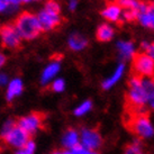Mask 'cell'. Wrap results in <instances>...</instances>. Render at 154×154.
I'll return each instance as SVG.
<instances>
[{
    "label": "cell",
    "instance_id": "obj_1",
    "mask_svg": "<svg viewBox=\"0 0 154 154\" xmlns=\"http://www.w3.org/2000/svg\"><path fill=\"white\" fill-rule=\"evenodd\" d=\"M147 103V91L143 85L142 78L132 75L128 81V90L126 94V108L129 114L145 112L143 109Z\"/></svg>",
    "mask_w": 154,
    "mask_h": 154
},
{
    "label": "cell",
    "instance_id": "obj_2",
    "mask_svg": "<svg viewBox=\"0 0 154 154\" xmlns=\"http://www.w3.org/2000/svg\"><path fill=\"white\" fill-rule=\"evenodd\" d=\"M14 27L16 28L22 39H27V41L36 38L42 33L37 16L29 11H24L20 14L16 18Z\"/></svg>",
    "mask_w": 154,
    "mask_h": 154
},
{
    "label": "cell",
    "instance_id": "obj_3",
    "mask_svg": "<svg viewBox=\"0 0 154 154\" xmlns=\"http://www.w3.org/2000/svg\"><path fill=\"white\" fill-rule=\"evenodd\" d=\"M127 128L140 138H151L154 136V124L146 112L132 114L126 120Z\"/></svg>",
    "mask_w": 154,
    "mask_h": 154
},
{
    "label": "cell",
    "instance_id": "obj_4",
    "mask_svg": "<svg viewBox=\"0 0 154 154\" xmlns=\"http://www.w3.org/2000/svg\"><path fill=\"white\" fill-rule=\"evenodd\" d=\"M133 75L140 78H152L154 74V59L146 53H134L133 55Z\"/></svg>",
    "mask_w": 154,
    "mask_h": 154
},
{
    "label": "cell",
    "instance_id": "obj_5",
    "mask_svg": "<svg viewBox=\"0 0 154 154\" xmlns=\"http://www.w3.org/2000/svg\"><path fill=\"white\" fill-rule=\"evenodd\" d=\"M16 124L18 127H20L23 131H25L32 136L34 133L43 127L44 115L41 112H33V114H29L25 117H22L20 119L16 120Z\"/></svg>",
    "mask_w": 154,
    "mask_h": 154
},
{
    "label": "cell",
    "instance_id": "obj_6",
    "mask_svg": "<svg viewBox=\"0 0 154 154\" xmlns=\"http://www.w3.org/2000/svg\"><path fill=\"white\" fill-rule=\"evenodd\" d=\"M1 137L6 144H8L9 146L15 147V149H20L30 141L29 134L26 133L25 131H23L20 127H18L17 124L15 125L7 134H5L4 136Z\"/></svg>",
    "mask_w": 154,
    "mask_h": 154
},
{
    "label": "cell",
    "instance_id": "obj_7",
    "mask_svg": "<svg viewBox=\"0 0 154 154\" xmlns=\"http://www.w3.org/2000/svg\"><path fill=\"white\" fill-rule=\"evenodd\" d=\"M0 38H1L2 46L10 50L19 48L23 41L14 25L2 26L0 28Z\"/></svg>",
    "mask_w": 154,
    "mask_h": 154
},
{
    "label": "cell",
    "instance_id": "obj_8",
    "mask_svg": "<svg viewBox=\"0 0 154 154\" xmlns=\"http://www.w3.org/2000/svg\"><path fill=\"white\" fill-rule=\"evenodd\" d=\"M79 135H80V145L88 150L97 152L103 145V138L97 129L83 128Z\"/></svg>",
    "mask_w": 154,
    "mask_h": 154
},
{
    "label": "cell",
    "instance_id": "obj_9",
    "mask_svg": "<svg viewBox=\"0 0 154 154\" xmlns=\"http://www.w3.org/2000/svg\"><path fill=\"white\" fill-rule=\"evenodd\" d=\"M137 22L144 27L154 29V7L151 1H141L137 8Z\"/></svg>",
    "mask_w": 154,
    "mask_h": 154
},
{
    "label": "cell",
    "instance_id": "obj_10",
    "mask_svg": "<svg viewBox=\"0 0 154 154\" xmlns=\"http://www.w3.org/2000/svg\"><path fill=\"white\" fill-rule=\"evenodd\" d=\"M36 16H37L42 32H48V30L55 29L56 27H59L62 23L61 15L48 13L44 9H42L38 13V15H36Z\"/></svg>",
    "mask_w": 154,
    "mask_h": 154
},
{
    "label": "cell",
    "instance_id": "obj_11",
    "mask_svg": "<svg viewBox=\"0 0 154 154\" xmlns=\"http://www.w3.org/2000/svg\"><path fill=\"white\" fill-rule=\"evenodd\" d=\"M120 13H122V9L119 6L116 5L115 1H110L107 4L106 8L101 11V16L109 22H118Z\"/></svg>",
    "mask_w": 154,
    "mask_h": 154
},
{
    "label": "cell",
    "instance_id": "obj_12",
    "mask_svg": "<svg viewBox=\"0 0 154 154\" xmlns=\"http://www.w3.org/2000/svg\"><path fill=\"white\" fill-rule=\"evenodd\" d=\"M59 71H60V60H54L44 69L42 77H41L42 85H47L59 73Z\"/></svg>",
    "mask_w": 154,
    "mask_h": 154
},
{
    "label": "cell",
    "instance_id": "obj_13",
    "mask_svg": "<svg viewBox=\"0 0 154 154\" xmlns=\"http://www.w3.org/2000/svg\"><path fill=\"white\" fill-rule=\"evenodd\" d=\"M62 143L64 147H66L68 150H71L74 146H77L80 144V135L75 129L70 128L64 133L63 138H62Z\"/></svg>",
    "mask_w": 154,
    "mask_h": 154
},
{
    "label": "cell",
    "instance_id": "obj_14",
    "mask_svg": "<svg viewBox=\"0 0 154 154\" xmlns=\"http://www.w3.org/2000/svg\"><path fill=\"white\" fill-rule=\"evenodd\" d=\"M69 46L72 51H81L88 45V39L79 33H73L69 37Z\"/></svg>",
    "mask_w": 154,
    "mask_h": 154
},
{
    "label": "cell",
    "instance_id": "obj_15",
    "mask_svg": "<svg viewBox=\"0 0 154 154\" xmlns=\"http://www.w3.org/2000/svg\"><path fill=\"white\" fill-rule=\"evenodd\" d=\"M24 85L20 79H14L9 82L8 88H7V100L11 101L14 98H16L17 96L23 92Z\"/></svg>",
    "mask_w": 154,
    "mask_h": 154
},
{
    "label": "cell",
    "instance_id": "obj_16",
    "mask_svg": "<svg viewBox=\"0 0 154 154\" xmlns=\"http://www.w3.org/2000/svg\"><path fill=\"white\" fill-rule=\"evenodd\" d=\"M96 37L99 42H109L114 37V28L108 24H103L98 27Z\"/></svg>",
    "mask_w": 154,
    "mask_h": 154
},
{
    "label": "cell",
    "instance_id": "obj_17",
    "mask_svg": "<svg viewBox=\"0 0 154 154\" xmlns=\"http://www.w3.org/2000/svg\"><path fill=\"white\" fill-rule=\"evenodd\" d=\"M124 69H125V66H124V64H123V63L118 65V68L116 69L115 72L112 73V75H111L110 78L106 79V80H105V81L103 82V90L110 89L111 87L114 86L115 83H117V81H118L120 78H122V75H123Z\"/></svg>",
    "mask_w": 154,
    "mask_h": 154
},
{
    "label": "cell",
    "instance_id": "obj_18",
    "mask_svg": "<svg viewBox=\"0 0 154 154\" xmlns=\"http://www.w3.org/2000/svg\"><path fill=\"white\" fill-rule=\"evenodd\" d=\"M118 50L120 52L122 57L128 59V57H133L134 55V46H133L132 42H119Z\"/></svg>",
    "mask_w": 154,
    "mask_h": 154
},
{
    "label": "cell",
    "instance_id": "obj_19",
    "mask_svg": "<svg viewBox=\"0 0 154 154\" xmlns=\"http://www.w3.org/2000/svg\"><path fill=\"white\" fill-rule=\"evenodd\" d=\"M116 5H118L120 9L124 8L126 10H137L141 5V0H114Z\"/></svg>",
    "mask_w": 154,
    "mask_h": 154
},
{
    "label": "cell",
    "instance_id": "obj_20",
    "mask_svg": "<svg viewBox=\"0 0 154 154\" xmlns=\"http://www.w3.org/2000/svg\"><path fill=\"white\" fill-rule=\"evenodd\" d=\"M91 108H92V103L90 100H86L74 109V115L77 117H81V116L88 114L91 110Z\"/></svg>",
    "mask_w": 154,
    "mask_h": 154
},
{
    "label": "cell",
    "instance_id": "obj_21",
    "mask_svg": "<svg viewBox=\"0 0 154 154\" xmlns=\"http://www.w3.org/2000/svg\"><path fill=\"white\" fill-rule=\"evenodd\" d=\"M43 9L48 11V13L55 14V15H61V7L55 0H47Z\"/></svg>",
    "mask_w": 154,
    "mask_h": 154
},
{
    "label": "cell",
    "instance_id": "obj_22",
    "mask_svg": "<svg viewBox=\"0 0 154 154\" xmlns=\"http://www.w3.org/2000/svg\"><path fill=\"white\" fill-rule=\"evenodd\" d=\"M124 154H144L142 151V147L140 145L138 141H135L133 144H129L126 149H125Z\"/></svg>",
    "mask_w": 154,
    "mask_h": 154
},
{
    "label": "cell",
    "instance_id": "obj_23",
    "mask_svg": "<svg viewBox=\"0 0 154 154\" xmlns=\"http://www.w3.org/2000/svg\"><path fill=\"white\" fill-rule=\"evenodd\" d=\"M35 151V143L30 140L26 145H24L20 149H17L15 154H34Z\"/></svg>",
    "mask_w": 154,
    "mask_h": 154
},
{
    "label": "cell",
    "instance_id": "obj_24",
    "mask_svg": "<svg viewBox=\"0 0 154 154\" xmlns=\"http://www.w3.org/2000/svg\"><path fill=\"white\" fill-rule=\"evenodd\" d=\"M51 89L54 91V92H62L63 90L65 89V82L63 79H56L52 82L51 85Z\"/></svg>",
    "mask_w": 154,
    "mask_h": 154
},
{
    "label": "cell",
    "instance_id": "obj_25",
    "mask_svg": "<svg viewBox=\"0 0 154 154\" xmlns=\"http://www.w3.org/2000/svg\"><path fill=\"white\" fill-rule=\"evenodd\" d=\"M70 151V154H98L97 152H94V151H90L86 147H83L82 145H77L74 146L73 149H71Z\"/></svg>",
    "mask_w": 154,
    "mask_h": 154
},
{
    "label": "cell",
    "instance_id": "obj_26",
    "mask_svg": "<svg viewBox=\"0 0 154 154\" xmlns=\"http://www.w3.org/2000/svg\"><path fill=\"white\" fill-rule=\"evenodd\" d=\"M124 18L126 22H137V10H126L124 13Z\"/></svg>",
    "mask_w": 154,
    "mask_h": 154
},
{
    "label": "cell",
    "instance_id": "obj_27",
    "mask_svg": "<svg viewBox=\"0 0 154 154\" xmlns=\"http://www.w3.org/2000/svg\"><path fill=\"white\" fill-rule=\"evenodd\" d=\"M146 105H147L152 110H154V88L147 92V103H146Z\"/></svg>",
    "mask_w": 154,
    "mask_h": 154
},
{
    "label": "cell",
    "instance_id": "obj_28",
    "mask_svg": "<svg viewBox=\"0 0 154 154\" xmlns=\"http://www.w3.org/2000/svg\"><path fill=\"white\" fill-rule=\"evenodd\" d=\"M11 8H15L13 6H10L7 0H0V13H4L6 10H9Z\"/></svg>",
    "mask_w": 154,
    "mask_h": 154
},
{
    "label": "cell",
    "instance_id": "obj_29",
    "mask_svg": "<svg viewBox=\"0 0 154 154\" xmlns=\"http://www.w3.org/2000/svg\"><path fill=\"white\" fill-rule=\"evenodd\" d=\"M8 83V77L5 73H0V87L5 86Z\"/></svg>",
    "mask_w": 154,
    "mask_h": 154
},
{
    "label": "cell",
    "instance_id": "obj_30",
    "mask_svg": "<svg viewBox=\"0 0 154 154\" xmlns=\"http://www.w3.org/2000/svg\"><path fill=\"white\" fill-rule=\"evenodd\" d=\"M7 1H8L9 4H10V6H13V7H17L18 5L25 2V0H7Z\"/></svg>",
    "mask_w": 154,
    "mask_h": 154
},
{
    "label": "cell",
    "instance_id": "obj_31",
    "mask_svg": "<svg viewBox=\"0 0 154 154\" xmlns=\"http://www.w3.org/2000/svg\"><path fill=\"white\" fill-rule=\"evenodd\" d=\"M77 5H78V0H70V1H69V9L72 10V11L75 10Z\"/></svg>",
    "mask_w": 154,
    "mask_h": 154
},
{
    "label": "cell",
    "instance_id": "obj_32",
    "mask_svg": "<svg viewBox=\"0 0 154 154\" xmlns=\"http://www.w3.org/2000/svg\"><path fill=\"white\" fill-rule=\"evenodd\" d=\"M6 63V56L2 54V53H0V68H2Z\"/></svg>",
    "mask_w": 154,
    "mask_h": 154
},
{
    "label": "cell",
    "instance_id": "obj_33",
    "mask_svg": "<svg viewBox=\"0 0 154 154\" xmlns=\"http://www.w3.org/2000/svg\"><path fill=\"white\" fill-rule=\"evenodd\" d=\"M30 1H39V0H25V2H30Z\"/></svg>",
    "mask_w": 154,
    "mask_h": 154
},
{
    "label": "cell",
    "instance_id": "obj_34",
    "mask_svg": "<svg viewBox=\"0 0 154 154\" xmlns=\"http://www.w3.org/2000/svg\"><path fill=\"white\" fill-rule=\"evenodd\" d=\"M151 79H152V81H153V83H154V74H153V77L151 78Z\"/></svg>",
    "mask_w": 154,
    "mask_h": 154
},
{
    "label": "cell",
    "instance_id": "obj_35",
    "mask_svg": "<svg viewBox=\"0 0 154 154\" xmlns=\"http://www.w3.org/2000/svg\"><path fill=\"white\" fill-rule=\"evenodd\" d=\"M151 4H152V6L154 7V1H151Z\"/></svg>",
    "mask_w": 154,
    "mask_h": 154
},
{
    "label": "cell",
    "instance_id": "obj_36",
    "mask_svg": "<svg viewBox=\"0 0 154 154\" xmlns=\"http://www.w3.org/2000/svg\"><path fill=\"white\" fill-rule=\"evenodd\" d=\"M0 28H1V27H0Z\"/></svg>",
    "mask_w": 154,
    "mask_h": 154
}]
</instances>
